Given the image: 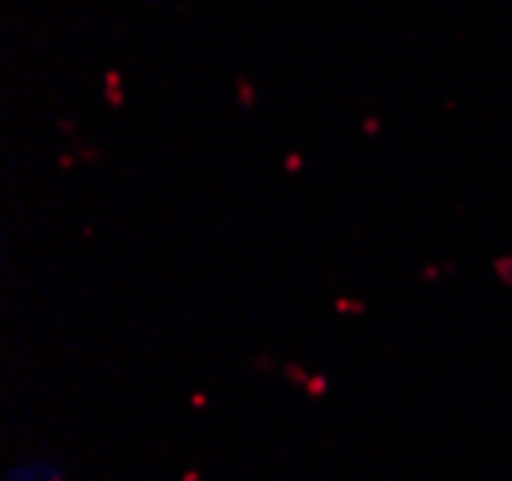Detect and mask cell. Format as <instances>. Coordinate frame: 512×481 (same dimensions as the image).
<instances>
[{"label":"cell","mask_w":512,"mask_h":481,"mask_svg":"<svg viewBox=\"0 0 512 481\" xmlns=\"http://www.w3.org/2000/svg\"><path fill=\"white\" fill-rule=\"evenodd\" d=\"M142 4H161V0H142Z\"/></svg>","instance_id":"6da1fadb"}]
</instances>
